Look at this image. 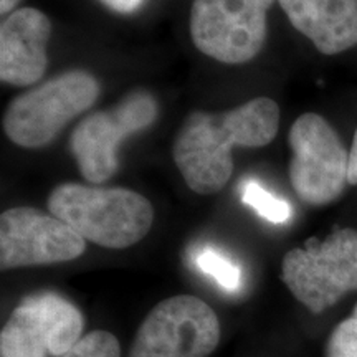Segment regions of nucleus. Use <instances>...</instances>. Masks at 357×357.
<instances>
[{"mask_svg":"<svg viewBox=\"0 0 357 357\" xmlns=\"http://www.w3.org/2000/svg\"><path fill=\"white\" fill-rule=\"evenodd\" d=\"M326 357H357V305L349 318L334 328L326 342Z\"/></svg>","mask_w":357,"mask_h":357,"instance_id":"dca6fc26","label":"nucleus"},{"mask_svg":"<svg viewBox=\"0 0 357 357\" xmlns=\"http://www.w3.org/2000/svg\"><path fill=\"white\" fill-rule=\"evenodd\" d=\"M195 265L202 273L215 280L225 291H238L242 287V270L225 255L213 248H202L195 257Z\"/></svg>","mask_w":357,"mask_h":357,"instance_id":"ddd939ff","label":"nucleus"},{"mask_svg":"<svg viewBox=\"0 0 357 357\" xmlns=\"http://www.w3.org/2000/svg\"><path fill=\"white\" fill-rule=\"evenodd\" d=\"M281 280L314 314L357 289V230L336 229L324 240L293 248L281 261Z\"/></svg>","mask_w":357,"mask_h":357,"instance_id":"20e7f679","label":"nucleus"},{"mask_svg":"<svg viewBox=\"0 0 357 357\" xmlns=\"http://www.w3.org/2000/svg\"><path fill=\"white\" fill-rule=\"evenodd\" d=\"M280 108L271 98H253L223 113L195 111L178 129L174 162L187 187L212 195L229 184L234 147H263L278 134Z\"/></svg>","mask_w":357,"mask_h":357,"instance_id":"f257e3e1","label":"nucleus"},{"mask_svg":"<svg viewBox=\"0 0 357 357\" xmlns=\"http://www.w3.org/2000/svg\"><path fill=\"white\" fill-rule=\"evenodd\" d=\"M52 22L38 8H17L0 25V79L12 86H33L48 66Z\"/></svg>","mask_w":357,"mask_h":357,"instance_id":"9b49d317","label":"nucleus"},{"mask_svg":"<svg viewBox=\"0 0 357 357\" xmlns=\"http://www.w3.org/2000/svg\"><path fill=\"white\" fill-rule=\"evenodd\" d=\"M298 32L324 55L357 45V0H278Z\"/></svg>","mask_w":357,"mask_h":357,"instance_id":"f8f14e48","label":"nucleus"},{"mask_svg":"<svg viewBox=\"0 0 357 357\" xmlns=\"http://www.w3.org/2000/svg\"><path fill=\"white\" fill-rule=\"evenodd\" d=\"M60 357H121V346L113 334L98 329L83 336L66 354Z\"/></svg>","mask_w":357,"mask_h":357,"instance_id":"2eb2a0df","label":"nucleus"},{"mask_svg":"<svg viewBox=\"0 0 357 357\" xmlns=\"http://www.w3.org/2000/svg\"><path fill=\"white\" fill-rule=\"evenodd\" d=\"M275 0H194L190 37L204 55L225 65L252 61L265 45Z\"/></svg>","mask_w":357,"mask_h":357,"instance_id":"39448f33","label":"nucleus"},{"mask_svg":"<svg viewBox=\"0 0 357 357\" xmlns=\"http://www.w3.org/2000/svg\"><path fill=\"white\" fill-rule=\"evenodd\" d=\"M242 200L250 205L261 218L271 223H284L291 217L289 204L270 194L265 187L255 181H250L243 185Z\"/></svg>","mask_w":357,"mask_h":357,"instance_id":"4468645a","label":"nucleus"},{"mask_svg":"<svg viewBox=\"0 0 357 357\" xmlns=\"http://www.w3.org/2000/svg\"><path fill=\"white\" fill-rule=\"evenodd\" d=\"M106 7L111 10L121 12V13H131L141 6L142 0H101Z\"/></svg>","mask_w":357,"mask_h":357,"instance_id":"f3484780","label":"nucleus"},{"mask_svg":"<svg viewBox=\"0 0 357 357\" xmlns=\"http://www.w3.org/2000/svg\"><path fill=\"white\" fill-rule=\"evenodd\" d=\"M347 182L351 185H357V129L354 134V141L349 151V171H347Z\"/></svg>","mask_w":357,"mask_h":357,"instance_id":"a211bd4d","label":"nucleus"},{"mask_svg":"<svg viewBox=\"0 0 357 357\" xmlns=\"http://www.w3.org/2000/svg\"><path fill=\"white\" fill-rule=\"evenodd\" d=\"M48 212L86 242L123 250L141 242L153 229L154 208L144 195L124 187L65 182L52 190Z\"/></svg>","mask_w":357,"mask_h":357,"instance_id":"f03ea898","label":"nucleus"},{"mask_svg":"<svg viewBox=\"0 0 357 357\" xmlns=\"http://www.w3.org/2000/svg\"><path fill=\"white\" fill-rule=\"evenodd\" d=\"M83 314L55 293L25 298L0 333L2 357H60L83 336Z\"/></svg>","mask_w":357,"mask_h":357,"instance_id":"1a4fd4ad","label":"nucleus"},{"mask_svg":"<svg viewBox=\"0 0 357 357\" xmlns=\"http://www.w3.org/2000/svg\"><path fill=\"white\" fill-rule=\"evenodd\" d=\"M86 240L63 220L32 207H13L0 215V268L56 265L77 260Z\"/></svg>","mask_w":357,"mask_h":357,"instance_id":"9d476101","label":"nucleus"},{"mask_svg":"<svg viewBox=\"0 0 357 357\" xmlns=\"http://www.w3.org/2000/svg\"><path fill=\"white\" fill-rule=\"evenodd\" d=\"M100 93V83L91 73L66 71L13 98L2 119L3 132L25 149L50 144L71 119L95 105Z\"/></svg>","mask_w":357,"mask_h":357,"instance_id":"7ed1b4c3","label":"nucleus"},{"mask_svg":"<svg viewBox=\"0 0 357 357\" xmlns=\"http://www.w3.org/2000/svg\"><path fill=\"white\" fill-rule=\"evenodd\" d=\"M159 106L149 91L129 93L113 108L86 116L71 132V154L91 184L109 181L118 171V149L134 132L155 121Z\"/></svg>","mask_w":357,"mask_h":357,"instance_id":"0eeeda50","label":"nucleus"},{"mask_svg":"<svg viewBox=\"0 0 357 357\" xmlns=\"http://www.w3.org/2000/svg\"><path fill=\"white\" fill-rule=\"evenodd\" d=\"M22 2V0H0V13L2 15H10L12 12H15V8L19 3Z\"/></svg>","mask_w":357,"mask_h":357,"instance_id":"6ab92c4d","label":"nucleus"},{"mask_svg":"<svg viewBox=\"0 0 357 357\" xmlns=\"http://www.w3.org/2000/svg\"><path fill=\"white\" fill-rule=\"evenodd\" d=\"M220 341V323L207 303L190 294L160 301L137 329L129 357H208Z\"/></svg>","mask_w":357,"mask_h":357,"instance_id":"6e6552de","label":"nucleus"},{"mask_svg":"<svg viewBox=\"0 0 357 357\" xmlns=\"http://www.w3.org/2000/svg\"><path fill=\"white\" fill-rule=\"evenodd\" d=\"M289 181L305 204L328 205L341 197L349 171V153L323 116L301 114L288 134Z\"/></svg>","mask_w":357,"mask_h":357,"instance_id":"423d86ee","label":"nucleus"}]
</instances>
